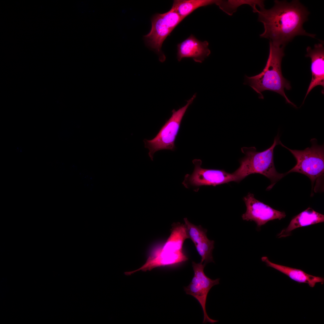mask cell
I'll use <instances>...</instances> for the list:
<instances>
[{"mask_svg":"<svg viewBox=\"0 0 324 324\" xmlns=\"http://www.w3.org/2000/svg\"><path fill=\"white\" fill-rule=\"evenodd\" d=\"M208 42L201 41L193 34L177 45V58L178 62L185 58H192L194 61L201 63L211 53Z\"/></svg>","mask_w":324,"mask_h":324,"instance_id":"cell-10","label":"cell"},{"mask_svg":"<svg viewBox=\"0 0 324 324\" xmlns=\"http://www.w3.org/2000/svg\"><path fill=\"white\" fill-rule=\"evenodd\" d=\"M194 169L191 174H186L182 184L187 188H192L194 191L198 192L202 186H212L236 182L232 173H229L223 170L211 169L201 167L202 161L200 159L192 160Z\"/></svg>","mask_w":324,"mask_h":324,"instance_id":"cell-6","label":"cell"},{"mask_svg":"<svg viewBox=\"0 0 324 324\" xmlns=\"http://www.w3.org/2000/svg\"><path fill=\"white\" fill-rule=\"evenodd\" d=\"M206 265L201 262H192L194 276L190 284L184 287V289L186 294L193 296L200 304L204 314L203 323H214L218 321L213 320L208 316L206 310V303L209 292L213 286L219 284L220 279L212 280L208 277L204 271Z\"/></svg>","mask_w":324,"mask_h":324,"instance_id":"cell-7","label":"cell"},{"mask_svg":"<svg viewBox=\"0 0 324 324\" xmlns=\"http://www.w3.org/2000/svg\"><path fill=\"white\" fill-rule=\"evenodd\" d=\"M311 146L304 150L291 149L283 145L280 144L288 149L296 160V165L285 173L286 175L292 172H298L308 177L311 184L312 193L323 189L324 174V145H319L316 139L310 141Z\"/></svg>","mask_w":324,"mask_h":324,"instance_id":"cell-4","label":"cell"},{"mask_svg":"<svg viewBox=\"0 0 324 324\" xmlns=\"http://www.w3.org/2000/svg\"><path fill=\"white\" fill-rule=\"evenodd\" d=\"M161 14L164 21L172 31L184 20L171 8L168 12Z\"/></svg>","mask_w":324,"mask_h":324,"instance_id":"cell-20","label":"cell"},{"mask_svg":"<svg viewBox=\"0 0 324 324\" xmlns=\"http://www.w3.org/2000/svg\"><path fill=\"white\" fill-rule=\"evenodd\" d=\"M152 28L144 36L146 45L158 55L159 61L164 62L166 57L161 50L164 40L172 31L164 21L161 14H154L151 18Z\"/></svg>","mask_w":324,"mask_h":324,"instance_id":"cell-9","label":"cell"},{"mask_svg":"<svg viewBox=\"0 0 324 324\" xmlns=\"http://www.w3.org/2000/svg\"><path fill=\"white\" fill-rule=\"evenodd\" d=\"M273 7L269 9L260 8L258 20L264 25L261 38L269 39L273 44L285 45L297 35L315 38V34L307 33L303 27L309 14L307 9L298 0L290 2L274 1Z\"/></svg>","mask_w":324,"mask_h":324,"instance_id":"cell-1","label":"cell"},{"mask_svg":"<svg viewBox=\"0 0 324 324\" xmlns=\"http://www.w3.org/2000/svg\"><path fill=\"white\" fill-rule=\"evenodd\" d=\"M188 234L195 245L208 238L207 230L201 226H196L190 222L187 218H184Z\"/></svg>","mask_w":324,"mask_h":324,"instance_id":"cell-18","label":"cell"},{"mask_svg":"<svg viewBox=\"0 0 324 324\" xmlns=\"http://www.w3.org/2000/svg\"><path fill=\"white\" fill-rule=\"evenodd\" d=\"M188 238L185 224L179 222L174 223L172 225L171 234L166 241L156 249L168 253L183 251L184 242Z\"/></svg>","mask_w":324,"mask_h":324,"instance_id":"cell-15","label":"cell"},{"mask_svg":"<svg viewBox=\"0 0 324 324\" xmlns=\"http://www.w3.org/2000/svg\"><path fill=\"white\" fill-rule=\"evenodd\" d=\"M188 260V257L183 251L167 253L155 249L150 253L146 262L141 267L134 271L125 272V274L127 275H130L140 271L146 272L157 267L172 266Z\"/></svg>","mask_w":324,"mask_h":324,"instance_id":"cell-11","label":"cell"},{"mask_svg":"<svg viewBox=\"0 0 324 324\" xmlns=\"http://www.w3.org/2000/svg\"><path fill=\"white\" fill-rule=\"evenodd\" d=\"M306 51L305 57H310L311 59L312 77L303 103L314 87L321 86L324 88V47L323 43L315 44L313 49L308 46Z\"/></svg>","mask_w":324,"mask_h":324,"instance_id":"cell-12","label":"cell"},{"mask_svg":"<svg viewBox=\"0 0 324 324\" xmlns=\"http://www.w3.org/2000/svg\"><path fill=\"white\" fill-rule=\"evenodd\" d=\"M262 262L266 263L268 267L273 268L289 277L292 280L297 283H306L311 287H314L317 283H323V278L313 276L307 274L303 271L296 268L278 265L271 262L267 257L261 258Z\"/></svg>","mask_w":324,"mask_h":324,"instance_id":"cell-14","label":"cell"},{"mask_svg":"<svg viewBox=\"0 0 324 324\" xmlns=\"http://www.w3.org/2000/svg\"><path fill=\"white\" fill-rule=\"evenodd\" d=\"M243 200L246 210L242 216V219L254 221L258 228L269 221L277 219L280 220L286 216L284 212L275 210L259 201L252 193H248L243 198Z\"/></svg>","mask_w":324,"mask_h":324,"instance_id":"cell-8","label":"cell"},{"mask_svg":"<svg viewBox=\"0 0 324 324\" xmlns=\"http://www.w3.org/2000/svg\"><path fill=\"white\" fill-rule=\"evenodd\" d=\"M214 241L208 238L195 245L197 251L201 256V262L206 265L214 262L212 252L214 248Z\"/></svg>","mask_w":324,"mask_h":324,"instance_id":"cell-19","label":"cell"},{"mask_svg":"<svg viewBox=\"0 0 324 324\" xmlns=\"http://www.w3.org/2000/svg\"><path fill=\"white\" fill-rule=\"evenodd\" d=\"M285 47L274 44L270 41L269 56L263 70L254 76H246L244 84L248 85L259 94L260 98L263 99L262 92L274 91L282 96L286 103L297 108L288 98L284 92V89L289 90L291 88L290 82L283 76L281 71V63L285 55Z\"/></svg>","mask_w":324,"mask_h":324,"instance_id":"cell-2","label":"cell"},{"mask_svg":"<svg viewBox=\"0 0 324 324\" xmlns=\"http://www.w3.org/2000/svg\"><path fill=\"white\" fill-rule=\"evenodd\" d=\"M264 2L263 0H219L217 5L228 15L232 16L236 11L238 7L244 4L250 5L252 8L253 12L257 13L258 10L256 6H258L260 8L264 7Z\"/></svg>","mask_w":324,"mask_h":324,"instance_id":"cell-17","label":"cell"},{"mask_svg":"<svg viewBox=\"0 0 324 324\" xmlns=\"http://www.w3.org/2000/svg\"><path fill=\"white\" fill-rule=\"evenodd\" d=\"M196 97L195 94L188 100L186 104L177 110L173 109L170 118L162 127L156 136L151 140L144 139L145 147L149 150L148 154L151 159L153 160L154 155L156 152L167 149L174 151L176 147L175 142L178 134L181 121L188 107Z\"/></svg>","mask_w":324,"mask_h":324,"instance_id":"cell-5","label":"cell"},{"mask_svg":"<svg viewBox=\"0 0 324 324\" xmlns=\"http://www.w3.org/2000/svg\"><path fill=\"white\" fill-rule=\"evenodd\" d=\"M280 142L278 134L271 146L262 152L257 151L255 147L242 148L241 151L245 156L240 160L239 167L232 173L236 182H240L250 174L259 173L269 179L271 184L266 190H270L276 183L286 175L285 173L278 172L274 164V150Z\"/></svg>","mask_w":324,"mask_h":324,"instance_id":"cell-3","label":"cell"},{"mask_svg":"<svg viewBox=\"0 0 324 324\" xmlns=\"http://www.w3.org/2000/svg\"><path fill=\"white\" fill-rule=\"evenodd\" d=\"M324 221V215L309 207L295 216L287 227L282 230L278 234L277 237L281 238L288 236L291 235L292 231L296 229Z\"/></svg>","mask_w":324,"mask_h":324,"instance_id":"cell-13","label":"cell"},{"mask_svg":"<svg viewBox=\"0 0 324 324\" xmlns=\"http://www.w3.org/2000/svg\"><path fill=\"white\" fill-rule=\"evenodd\" d=\"M218 1V0H175L171 8L184 19L196 9L213 4L217 5Z\"/></svg>","mask_w":324,"mask_h":324,"instance_id":"cell-16","label":"cell"}]
</instances>
